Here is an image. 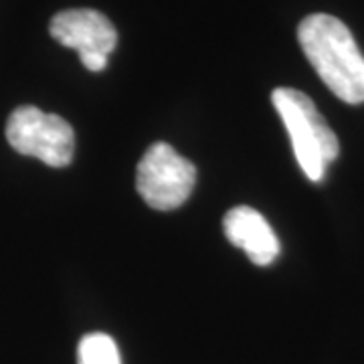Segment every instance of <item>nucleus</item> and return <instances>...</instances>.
Segmentation results:
<instances>
[{
    "label": "nucleus",
    "mask_w": 364,
    "mask_h": 364,
    "mask_svg": "<svg viewBox=\"0 0 364 364\" xmlns=\"http://www.w3.org/2000/svg\"><path fill=\"white\" fill-rule=\"evenodd\" d=\"M196 182L195 164L170 144H152L136 168V188L148 207L172 210L188 200Z\"/></svg>",
    "instance_id": "20e7f679"
},
{
    "label": "nucleus",
    "mask_w": 364,
    "mask_h": 364,
    "mask_svg": "<svg viewBox=\"0 0 364 364\" xmlns=\"http://www.w3.org/2000/svg\"><path fill=\"white\" fill-rule=\"evenodd\" d=\"M272 102L287 128L299 168L312 182H320L328 164L338 158L340 144L336 134L304 91L277 87L273 90Z\"/></svg>",
    "instance_id": "f03ea898"
},
{
    "label": "nucleus",
    "mask_w": 364,
    "mask_h": 364,
    "mask_svg": "<svg viewBox=\"0 0 364 364\" xmlns=\"http://www.w3.org/2000/svg\"><path fill=\"white\" fill-rule=\"evenodd\" d=\"M6 140L23 156L39 158L47 166L63 168L75 154V132L57 114L21 105L9 116Z\"/></svg>",
    "instance_id": "7ed1b4c3"
},
{
    "label": "nucleus",
    "mask_w": 364,
    "mask_h": 364,
    "mask_svg": "<svg viewBox=\"0 0 364 364\" xmlns=\"http://www.w3.org/2000/svg\"><path fill=\"white\" fill-rule=\"evenodd\" d=\"M225 237L243 249L255 265L265 267L279 255V239L259 210L251 207L231 208L223 219Z\"/></svg>",
    "instance_id": "423d86ee"
},
{
    "label": "nucleus",
    "mask_w": 364,
    "mask_h": 364,
    "mask_svg": "<svg viewBox=\"0 0 364 364\" xmlns=\"http://www.w3.org/2000/svg\"><path fill=\"white\" fill-rule=\"evenodd\" d=\"M49 33L57 43L81 55L102 53L109 55L116 49L117 33L112 21L93 9H69L51 18Z\"/></svg>",
    "instance_id": "39448f33"
},
{
    "label": "nucleus",
    "mask_w": 364,
    "mask_h": 364,
    "mask_svg": "<svg viewBox=\"0 0 364 364\" xmlns=\"http://www.w3.org/2000/svg\"><path fill=\"white\" fill-rule=\"evenodd\" d=\"M77 364H122V358L112 336L91 332L79 342Z\"/></svg>",
    "instance_id": "0eeeda50"
},
{
    "label": "nucleus",
    "mask_w": 364,
    "mask_h": 364,
    "mask_svg": "<svg viewBox=\"0 0 364 364\" xmlns=\"http://www.w3.org/2000/svg\"><path fill=\"white\" fill-rule=\"evenodd\" d=\"M298 41L328 90L346 104H363L364 57L348 26L332 14H310L299 23Z\"/></svg>",
    "instance_id": "f257e3e1"
},
{
    "label": "nucleus",
    "mask_w": 364,
    "mask_h": 364,
    "mask_svg": "<svg viewBox=\"0 0 364 364\" xmlns=\"http://www.w3.org/2000/svg\"><path fill=\"white\" fill-rule=\"evenodd\" d=\"M79 59L85 69H90L93 73H100L107 67V55H102V53H87V55H81Z\"/></svg>",
    "instance_id": "6e6552de"
}]
</instances>
